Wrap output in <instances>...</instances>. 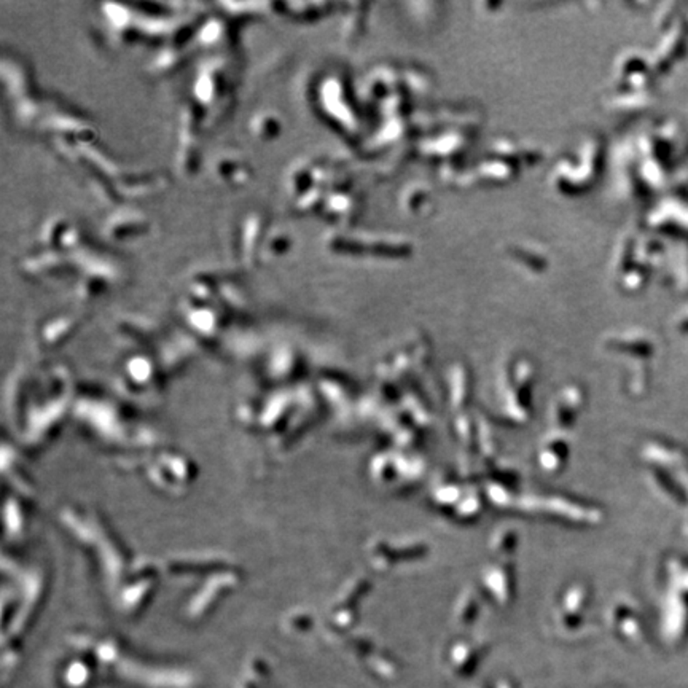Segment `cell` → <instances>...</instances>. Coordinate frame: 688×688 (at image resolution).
Instances as JSON below:
<instances>
[]
</instances>
